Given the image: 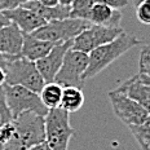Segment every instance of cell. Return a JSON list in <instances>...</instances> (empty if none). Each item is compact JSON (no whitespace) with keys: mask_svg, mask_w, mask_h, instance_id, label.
<instances>
[{"mask_svg":"<svg viewBox=\"0 0 150 150\" xmlns=\"http://www.w3.org/2000/svg\"><path fill=\"white\" fill-rule=\"evenodd\" d=\"M73 45V40H69L65 43H60V44H56L52 48V51L43 57L42 60L36 61V67L39 70V73L42 74L43 79L45 83L53 82L57 75L58 70L62 66V62H64L65 54L67 53V51L71 48Z\"/></svg>","mask_w":150,"mask_h":150,"instance_id":"obj_10","label":"cell"},{"mask_svg":"<svg viewBox=\"0 0 150 150\" xmlns=\"http://www.w3.org/2000/svg\"><path fill=\"white\" fill-rule=\"evenodd\" d=\"M13 57V56H8V54H4V53L0 52V67L1 69H5L7 64L9 62V60Z\"/></svg>","mask_w":150,"mask_h":150,"instance_id":"obj_28","label":"cell"},{"mask_svg":"<svg viewBox=\"0 0 150 150\" xmlns=\"http://www.w3.org/2000/svg\"><path fill=\"white\" fill-rule=\"evenodd\" d=\"M22 7L30 9V11H34L35 13L39 14L45 22L70 18L71 7H67V5L58 4V5H56V7H45V5L40 4L38 0H30V1L25 3Z\"/></svg>","mask_w":150,"mask_h":150,"instance_id":"obj_16","label":"cell"},{"mask_svg":"<svg viewBox=\"0 0 150 150\" xmlns=\"http://www.w3.org/2000/svg\"><path fill=\"white\" fill-rule=\"evenodd\" d=\"M84 104V95L82 88L76 87H64L62 91V98L60 108L67 111L69 114L78 111Z\"/></svg>","mask_w":150,"mask_h":150,"instance_id":"obj_17","label":"cell"},{"mask_svg":"<svg viewBox=\"0 0 150 150\" xmlns=\"http://www.w3.org/2000/svg\"><path fill=\"white\" fill-rule=\"evenodd\" d=\"M27 1H30V0H0V11L5 12L20 8Z\"/></svg>","mask_w":150,"mask_h":150,"instance_id":"obj_25","label":"cell"},{"mask_svg":"<svg viewBox=\"0 0 150 150\" xmlns=\"http://www.w3.org/2000/svg\"><path fill=\"white\" fill-rule=\"evenodd\" d=\"M58 3H60L61 5H67V7H70L74 3V0H58Z\"/></svg>","mask_w":150,"mask_h":150,"instance_id":"obj_33","label":"cell"},{"mask_svg":"<svg viewBox=\"0 0 150 150\" xmlns=\"http://www.w3.org/2000/svg\"><path fill=\"white\" fill-rule=\"evenodd\" d=\"M123 33L124 30L122 27H105L98 26V25H91L73 40L71 49L88 54L93 49L109 42H112Z\"/></svg>","mask_w":150,"mask_h":150,"instance_id":"obj_9","label":"cell"},{"mask_svg":"<svg viewBox=\"0 0 150 150\" xmlns=\"http://www.w3.org/2000/svg\"><path fill=\"white\" fill-rule=\"evenodd\" d=\"M141 1H144V0H133V3H135V7H136L137 4H140Z\"/></svg>","mask_w":150,"mask_h":150,"instance_id":"obj_34","label":"cell"},{"mask_svg":"<svg viewBox=\"0 0 150 150\" xmlns=\"http://www.w3.org/2000/svg\"><path fill=\"white\" fill-rule=\"evenodd\" d=\"M139 44H144L141 39H139L136 35H132V34L123 33L112 42H109L98 48L93 49L91 53H88L89 62L86 74H84V80L98 75L109 65H111L115 60H118L120 56H123L126 52Z\"/></svg>","mask_w":150,"mask_h":150,"instance_id":"obj_1","label":"cell"},{"mask_svg":"<svg viewBox=\"0 0 150 150\" xmlns=\"http://www.w3.org/2000/svg\"><path fill=\"white\" fill-rule=\"evenodd\" d=\"M108 96L114 114L127 127L141 124L148 120V118L150 117L149 111L145 108H142L140 104H137L136 101H133L132 98H129L117 88L110 91Z\"/></svg>","mask_w":150,"mask_h":150,"instance_id":"obj_8","label":"cell"},{"mask_svg":"<svg viewBox=\"0 0 150 150\" xmlns=\"http://www.w3.org/2000/svg\"><path fill=\"white\" fill-rule=\"evenodd\" d=\"M62 91H64V87L56 82H49L44 84V87L40 91L39 96L42 98V102L48 108V110L49 109L60 108L61 98H62Z\"/></svg>","mask_w":150,"mask_h":150,"instance_id":"obj_18","label":"cell"},{"mask_svg":"<svg viewBox=\"0 0 150 150\" xmlns=\"http://www.w3.org/2000/svg\"><path fill=\"white\" fill-rule=\"evenodd\" d=\"M5 80H7V74H5L4 69L0 67V86H4Z\"/></svg>","mask_w":150,"mask_h":150,"instance_id":"obj_31","label":"cell"},{"mask_svg":"<svg viewBox=\"0 0 150 150\" xmlns=\"http://www.w3.org/2000/svg\"><path fill=\"white\" fill-rule=\"evenodd\" d=\"M3 148H4V146H3V144L0 142V150H3Z\"/></svg>","mask_w":150,"mask_h":150,"instance_id":"obj_35","label":"cell"},{"mask_svg":"<svg viewBox=\"0 0 150 150\" xmlns=\"http://www.w3.org/2000/svg\"><path fill=\"white\" fill-rule=\"evenodd\" d=\"M7 74V86H22L25 88L40 93L44 87V79L39 73L36 64L22 56H13L4 69Z\"/></svg>","mask_w":150,"mask_h":150,"instance_id":"obj_3","label":"cell"},{"mask_svg":"<svg viewBox=\"0 0 150 150\" xmlns=\"http://www.w3.org/2000/svg\"><path fill=\"white\" fill-rule=\"evenodd\" d=\"M16 132L3 150H29L45 141V117L26 111L13 119Z\"/></svg>","mask_w":150,"mask_h":150,"instance_id":"obj_2","label":"cell"},{"mask_svg":"<svg viewBox=\"0 0 150 150\" xmlns=\"http://www.w3.org/2000/svg\"><path fill=\"white\" fill-rule=\"evenodd\" d=\"M14 132H16V128H14L13 122L7 123V124H4L3 127H0V142L3 144V146H4L5 144H8L12 139H13Z\"/></svg>","mask_w":150,"mask_h":150,"instance_id":"obj_24","label":"cell"},{"mask_svg":"<svg viewBox=\"0 0 150 150\" xmlns=\"http://www.w3.org/2000/svg\"><path fill=\"white\" fill-rule=\"evenodd\" d=\"M136 17L144 25H150V0H144L136 5Z\"/></svg>","mask_w":150,"mask_h":150,"instance_id":"obj_23","label":"cell"},{"mask_svg":"<svg viewBox=\"0 0 150 150\" xmlns=\"http://www.w3.org/2000/svg\"><path fill=\"white\" fill-rule=\"evenodd\" d=\"M56 44L51 42H45V40L38 39L33 35V34H23V45L22 51H21V56L30 61H39L43 57H45L52 48Z\"/></svg>","mask_w":150,"mask_h":150,"instance_id":"obj_15","label":"cell"},{"mask_svg":"<svg viewBox=\"0 0 150 150\" xmlns=\"http://www.w3.org/2000/svg\"><path fill=\"white\" fill-rule=\"evenodd\" d=\"M88 54L84 52L69 49L65 54L62 66L58 70L53 82L64 87H76L82 88L84 84V74L88 67Z\"/></svg>","mask_w":150,"mask_h":150,"instance_id":"obj_7","label":"cell"},{"mask_svg":"<svg viewBox=\"0 0 150 150\" xmlns=\"http://www.w3.org/2000/svg\"><path fill=\"white\" fill-rule=\"evenodd\" d=\"M139 73L150 76V47L148 45H144L140 52Z\"/></svg>","mask_w":150,"mask_h":150,"instance_id":"obj_22","label":"cell"},{"mask_svg":"<svg viewBox=\"0 0 150 150\" xmlns=\"http://www.w3.org/2000/svg\"><path fill=\"white\" fill-rule=\"evenodd\" d=\"M117 89L145 108L150 114V86L142 82L139 74L123 82Z\"/></svg>","mask_w":150,"mask_h":150,"instance_id":"obj_12","label":"cell"},{"mask_svg":"<svg viewBox=\"0 0 150 150\" xmlns=\"http://www.w3.org/2000/svg\"><path fill=\"white\" fill-rule=\"evenodd\" d=\"M75 129L70 114L61 108L49 109L45 115V141L52 150H69V142Z\"/></svg>","mask_w":150,"mask_h":150,"instance_id":"obj_4","label":"cell"},{"mask_svg":"<svg viewBox=\"0 0 150 150\" xmlns=\"http://www.w3.org/2000/svg\"><path fill=\"white\" fill-rule=\"evenodd\" d=\"M29 150H52V149L49 148V145L47 144V141H44V142L39 144V145H35V146H33V148H30Z\"/></svg>","mask_w":150,"mask_h":150,"instance_id":"obj_30","label":"cell"},{"mask_svg":"<svg viewBox=\"0 0 150 150\" xmlns=\"http://www.w3.org/2000/svg\"><path fill=\"white\" fill-rule=\"evenodd\" d=\"M23 45V33L16 23L11 22L0 30V52L8 56H20Z\"/></svg>","mask_w":150,"mask_h":150,"instance_id":"obj_13","label":"cell"},{"mask_svg":"<svg viewBox=\"0 0 150 150\" xmlns=\"http://www.w3.org/2000/svg\"><path fill=\"white\" fill-rule=\"evenodd\" d=\"M95 3H101L110 8L114 9H122L128 5V0H93Z\"/></svg>","mask_w":150,"mask_h":150,"instance_id":"obj_26","label":"cell"},{"mask_svg":"<svg viewBox=\"0 0 150 150\" xmlns=\"http://www.w3.org/2000/svg\"><path fill=\"white\" fill-rule=\"evenodd\" d=\"M9 23H11V20L4 14V12L0 11V30L4 29L5 26H8Z\"/></svg>","mask_w":150,"mask_h":150,"instance_id":"obj_27","label":"cell"},{"mask_svg":"<svg viewBox=\"0 0 150 150\" xmlns=\"http://www.w3.org/2000/svg\"><path fill=\"white\" fill-rule=\"evenodd\" d=\"M122 13L119 9L110 8L101 3H95L91 11L89 22L105 27H120Z\"/></svg>","mask_w":150,"mask_h":150,"instance_id":"obj_14","label":"cell"},{"mask_svg":"<svg viewBox=\"0 0 150 150\" xmlns=\"http://www.w3.org/2000/svg\"><path fill=\"white\" fill-rule=\"evenodd\" d=\"M4 14L11 20V22L17 25L23 34H33L34 31H36L43 25L47 23L38 13L25 7L16 8L12 11H5Z\"/></svg>","mask_w":150,"mask_h":150,"instance_id":"obj_11","label":"cell"},{"mask_svg":"<svg viewBox=\"0 0 150 150\" xmlns=\"http://www.w3.org/2000/svg\"><path fill=\"white\" fill-rule=\"evenodd\" d=\"M139 76L141 78V80L144 83H146V84H149V86H150V76H149V75H144V74L139 73Z\"/></svg>","mask_w":150,"mask_h":150,"instance_id":"obj_32","label":"cell"},{"mask_svg":"<svg viewBox=\"0 0 150 150\" xmlns=\"http://www.w3.org/2000/svg\"><path fill=\"white\" fill-rule=\"evenodd\" d=\"M5 98L11 109L13 119L26 111H34L39 115L45 117L48 108L42 102L39 93L25 88L22 86H7L4 84Z\"/></svg>","mask_w":150,"mask_h":150,"instance_id":"obj_6","label":"cell"},{"mask_svg":"<svg viewBox=\"0 0 150 150\" xmlns=\"http://www.w3.org/2000/svg\"><path fill=\"white\" fill-rule=\"evenodd\" d=\"M11 122H13V115L7 104L4 86H0V127H3L7 123H11Z\"/></svg>","mask_w":150,"mask_h":150,"instance_id":"obj_21","label":"cell"},{"mask_svg":"<svg viewBox=\"0 0 150 150\" xmlns=\"http://www.w3.org/2000/svg\"><path fill=\"white\" fill-rule=\"evenodd\" d=\"M93 4H95L93 0H74V3L70 5V18L89 21V16Z\"/></svg>","mask_w":150,"mask_h":150,"instance_id":"obj_20","label":"cell"},{"mask_svg":"<svg viewBox=\"0 0 150 150\" xmlns=\"http://www.w3.org/2000/svg\"><path fill=\"white\" fill-rule=\"evenodd\" d=\"M38 1H39L40 4L45 5V7H56V5L60 4L58 0H38Z\"/></svg>","mask_w":150,"mask_h":150,"instance_id":"obj_29","label":"cell"},{"mask_svg":"<svg viewBox=\"0 0 150 150\" xmlns=\"http://www.w3.org/2000/svg\"><path fill=\"white\" fill-rule=\"evenodd\" d=\"M89 21L78 20V18H66V20L49 21L40 29L34 31L33 35L38 39L51 42L53 44H60L69 40H74L82 31L91 26Z\"/></svg>","mask_w":150,"mask_h":150,"instance_id":"obj_5","label":"cell"},{"mask_svg":"<svg viewBox=\"0 0 150 150\" xmlns=\"http://www.w3.org/2000/svg\"><path fill=\"white\" fill-rule=\"evenodd\" d=\"M141 150H150V117L141 124L128 127Z\"/></svg>","mask_w":150,"mask_h":150,"instance_id":"obj_19","label":"cell"}]
</instances>
